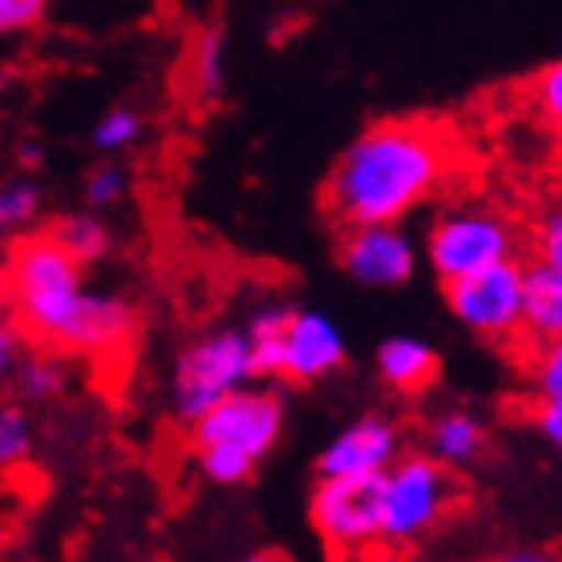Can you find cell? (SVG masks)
<instances>
[{
	"label": "cell",
	"mask_w": 562,
	"mask_h": 562,
	"mask_svg": "<svg viewBox=\"0 0 562 562\" xmlns=\"http://www.w3.org/2000/svg\"><path fill=\"white\" fill-rule=\"evenodd\" d=\"M130 193V169L117 161H101L89 169L81 186V198H85V210L89 213H109L113 205H121Z\"/></svg>",
	"instance_id": "7402d4cb"
},
{
	"label": "cell",
	"mask_w": 562,
	"mask_h": 562,
	"mask_svg": "<svg viewBox=\"0 0 562 562\" xmlns=\"http://www.w3.org/2000/svg\"><path fill=\"white\" fill-rule=\"evenodd\" d=\"M446 305L470 334L486 341H515L522 334V261L506 258L446 281Z\"/></svg>",
	"instance_id": "52a82bcc"
},
{
	"label": "cell",
	"mask_w": 562,
	"mask_h": 562,
	"mask_svg": "<svg viewBox=\"0 0 562 562\" xmlns=\"http://www.w3.org/2000/svg\"><path fill=\"white\" fill-rule=\"evenodd\" d=\"M346 366V338L341 329L317 310H293L281 338V378L293 386H310L338 374Z\"/></svg>",
	"instance_id": "8fae6325"
},
{
	"label": "cell",
	"mask_w": 562,
	"mask_h": 562,
	"mask_svg": "<svg viewBox=\"0 0 562 562\" xmlns=\"http://www.w3.org/2000/svg\"><path fill=\"white\" fill-rule=\"evenodd\" d=\"M338 261L366 290H398L418 270L414 241L398 225H353L338 237Z\"/></svg>",
	"instance_id": "9c48e42d"
},
{
	"label": "cell",
	"mask_w": 562,
	"mask_h": 562,
	"mask_svg": "<svg viewBox=\"0 0 562 562\" xmlns=\"http://www.w3.org/2000/svg\"><path fill=\"white\" fill-rule=\"evenodd\" d=\"M193 89L205 101H217L225 93V33L213 24L193 45Z\"/></svg>",
	"instance_id": "ffe728a7"
},
{
	"label": "cell",
	"mask_w": 562,
	"mask_h": 562,
	"mask_svg": "<svg viewBox=\"0 0 562 562\" xmlns=\"http://www.w3.org/2000/svg\"><path fill=\"white\" fill-rule=\"evenodd\" d=\"M378 378L386 382L394 394L411 398V394H422L438 378V350L430 341L411 338V334H394L378 346Z\"/></svg>",
	"instance_id": "4fadbf2b"
},
{
	"label": "cell",
	"mask_w": 562,
	"mask_h": 562,
	"mask_svg": "<svg viewBox=\"0 0 562 562\" xmlns=\"http://www.w3.org/2000/svg\"><path fill=\"white\" fill-rule=\"evenodd\" d=\"M310 522L338 562L370 551L382 535V474L317 479L310 494Z\"/></svg>",
	"instance_id": "8992f818"
},
{
	"label": "cell",
	"mask_w": 562,
	"mask_h": 562,
	"mask_svg": "<svg viewBox=\"0 0 562 562\" xmlns=\"http://www.w3.org/2000/svg\"><path fill=\"white\" fill-rule=\"evenodd\" d=\"M293 305H261L249 317L246 338H249V362L254 378H281V338H285V322H290Z\"/></svg>",
	"instance_id": "9a60e30c"
},
{
	"label": "cell",
	"mask_w": 562,
	"mask_h": 562,
	"mask_svg": "<svg viewBox=\"0 0 562 562\" xmlns=\"http://www.w3.org/2000/svg\"><path fill=\"white\" fill-rule=\"evenodd\" d=\"M12 382H16V394L24 402L45 406V402H57L65 394V386H69V366H65V358L57 350L24 353Z\"/></svg>",
	"instance_id": "e0dca14e"
},
{
	"label": "cell",
	"mask_w": 562,
	"mask_h": 562,
	"mask_svg": "<svg viewBox=\"0 0 562 562\" xmlns=\"http://www.w3.org/2000/svg\"><path fill=\"white\" fill-rule=\"evenodd\" d=\"M0 297L29 338L57 353H117L137 329V310L121 293L85 290V266L48 229L12 241Z\"/></svg>",
	"instance_id": "6da1fadb"
},
{
	"label": "cell",
	"mask_w": 562,
	"mask_h": 562,
	"mask_svg": "<svg viewBox=\"0 0 562 562\" xmlns=\"http://www.w3.org/2000/svg\"><path fill=\"white\" fill-rule=\"evenodd\" d=\"M48 234L57 237L60 246L69 249L81 266H97V261H105L109 249H113V234H109V225L89 210L57 217V222L48 225Z\"/></svg>",
	"instance_id": "2e32d148"
},
{
	"label": "cell",
	"mask_w": 562,
	"mask_h": 562,
	"mask_svg": "<svg viewBox=\"0 0 562 562\" xmlns=\"http://www.w3.org/2000/svg\"><path fill=\"white\" fill-rule=\"evenodd\" d=\"M491 562H562L554 551H547V547H510V551L494 554Z\"/></svg>",
	"instance_id": "f546056e"
},
{
	"label": "cell",
	"mask_w": 562,
	"mask_h": 562,
	"mask_svg": "<svg viewBox=\"0 0 562 562\" xmlns=\"http://www.w3.org/2000/svg\"><path fill=\"white\" fill-rule=\"evenodd\" d=\"M24 169H36V165L45 161V149H41V140H21V149H16Z\"/></svg>",
	"instance_id": "4dcf8cb0"
},
{
	"label": "cell",
	"mask_w": 562,
	"mask_h": 562,
	"mask_svg": "<svg viewBox=\"0 0 562 562\" xmlns=\"http://www.w3.org/2000/svg\"><path fill=\"white\" fill-rule=\"evenodd\" d=\"M281 426H285V402L273 390L241 386L225 394L213 411L201 414L189 426V438H193V450L198 446H237L261 462L278 446Z\"/></svg>",
	"instance_id": "ba28073f"
},
{
	"label": "cell",
	"mask_w": 562,
	"mask_h": 562,
	"mask_svg": "<svg viewBox=\"0 0 562 562\" xmlns=\"http://www.w3.org/2000/svg\"><path fill=\"white\" fill-rule=\"evenodd\" d=\"M530 101H535V109L542 113V121L562 133V57L551 60V65H542V69L535 72V81H530Z\"/></svg>",
	"instance_id": "d4e9b609"
},
{
	"label": "cell",
	"mask_w": 562,
	"mask_h": 562,
	"mask_svg": "<svg viewBox=\"0 0 562 562\" xmlns=\"http://www.w3.org/2000/svg\"><path fill=\"white\" fill-rule=\"evenodd\" d=\"M33 446H36L33 414L24 411L21 402H0V474L24 467L33 458Z\"/></svg>",
	"instance_id": "d6986e66"
},
{
	"label": "cell",
	"mask_w": 562,
	"mask_h": 562,
	"mask_svg": "<svg viewBox=\"0 0 562 562\" xmlns=\"http://www.w3.org/2000/svg\"><path fill=\"white\" fill-rule=\"evenodd\" d=\"M535 430H539L554 450H562V394L559 398H539V406H535Z\"/></svg>",
	"instance_id": "f1b7e54d"
},
{
	"label": "cell",
	"mask_w": 562,
	"mask_h": 562,
	"mask_svg": "<svg viewBox=\"0 0 562 562\" xmlns=\"http://www.w3.org/2000/svg\"><path fill=\"white\" fill-rule=\"evenodd\" d=\"M53 0H0V36L29 33L48 16Z\"/></svg>",
	"instance_id": "4316f807"
},
{
	"label": "cell",
	"mask_w": 562,
	"mask_h": 562,
	"mask_svg": "<svg viewBox=\"0 0 562 562\" xmlns=\"http://www.w3.org/2000/svg\"><path fill=\"white\" fill-rule=\"evenodd\" d=\"M530 390L539 398H559L562 394V338L535 346V358H530Z\"/></svg>",
	"instance_id": "cb8c5ba5"
},
{
	"label": "cell",
	"mask_w": 562,
	"mask_h": 562,
	"mask_svg": "<svg viewBox=\"0 0 562 562\" xmlns=\"http://www.w3.org/2000/svg\"><path fill=\"white\" fill-rule=\"evenodd\" d=\"M45 210V189L33 177H12L0 186V241L24 234Z\"/></svg>",
	"instance_id": "ac0fdd59"
},
{
	"label": "cell",
	"mask_w": 562,
	"mask_h": 562,
	"mask_svg": "<svg viewBox=\"0 0 562 562\" xmlns=\"http://www.w3.org/2000/svg\"><path fill=\"white\" fill-rule=\"evenodd\" d=\"M426 446H430V458H438L442 467H470L486 450V430H482V422L474 414L450 411L430 422Z\"/></svg>",
	"instance_id": "5bb4252c"
},
{
	"label": "cell",
	"mask_w": 562,
	"mask_h": 562,
	"mask_svg": "<svg viewBox=\"0 0 562 562\" xmlns=\"http://www.w3.org/2000/svg\"><path fill=\"white\" fill-rule=\"evenodd\" d=\"M450 140L426 121H378L338 153L322 186V213L338 229L398 225L450 173Z\"/></svg>",
	"instance_id": "7a4b0ae2"
},
{
	"label": "cell",
	"mask_w": 562,
	"mask_h": 562,
	"mask_svg": "<svg viewBox=\"0 0 562 562\" xmlns=\"http://www.w3.org/2000/svg\"><path fill=\"white\" fill-rule=\"evenodd\" d=\"M518 225L503 210L491 205H454L434 217L426 229V261H430L434 278L454 281L467 273L506 261L518 254Z\"/></svg>",
	"instance_id": "5b68a950"
},
{
	"label": "cell",
	"mask_w": 562,
	"mask_h": 562,
	"mask_svg": "<svg viewBox=\"0 0 562 562\" xmlns=\"http://www.w3.org/2000/svg\"><path fill=\"white\" fill-rule=\"evenodd\" d=\"M518 338L530 346L562 338V270L547 261L522 266V334Z\"/></svg>",
	"instance_id": "7c38bea8"
},
{
	"label": "cell",
	"mask_w": 562,
	"mask_h": 562,
	"mask_svg": "<svg viewBox=\"0 0 562 562\" xmlns=\"http://www.w3.org/2000/svg\"><path fill=\"white\" fill-rule=\"evenodd\" d=\"M530 246H535V261H547V266L562 270V201L539 217L535 234H530Z\"/></svg>",
	"instance_id": "484cf974"
},
{
	"label": "cell",
	"mask_w": 562,
	"mask_h": 562,
	"mask_svg": "<svg viewBox=\"0 0 562 562\" xmlns=\"http://www.w3.org/2000/svg\"><path fill=\"white\" fill-rule=\"evenodd\" d=\"M24 358V329L16 326V317L0 310V386H9L16 378V366Z\"/></svg>",
	"instance_id": "83f0119b"
},
{
	"label": "cell",
	"mask_w": 562,
	"mask_h": 562,
	"mask_svg": "<svg viewBox=\"0 0 562 562\" xmlns=\"http://www.w3.org/2000/svg\"><path fill=\"white\" fill-rule=\"evenodd\" d=\"M458 498L454 474L430 454H398L382 470V535L386 547H414L430 535Z\"/></svg>",
	"instance_id": "277c9868"
},
{
	"label": "cell",
	"mask_w": 562,
	"mask_h": 562,
	"mask_svg": "<svg viewBox=\"0 0 562 562\" xmlns=\"http://www.w3.org/2000/svg\"><path fill=\"white\" fill-rule=\"evenodd\" d=\"M198 467L201 479L213 482V486H237L254 474L258 458H249L237 446H198Z\"/></svg>",
	"instance_id": "603a6c76"
},
{
	"label": "cell",
	"mask_w": 562,
	"mask_h": 562,
	"mask_svg": "<svg viewBox=\"0 0 562 562\" xmlns=\"http://www.w3.org/2000/svg\"><path fill=\"white\" fill-rule=\"evenodd\" d=\"M254 378L246 329L222 326L210 329L177 353L173 378H169V406L173 418L193 426L205 411H213L225 394L241 390Z\"/></svg>",
	"instance_id": "3957f363"
},
{
	"label": "cell",
	"mask_w": 562,
	"mask_h": 562,
	"mask_svg": "<svg viewBox=\"0 0 562 562\" xmlns=\"http://www.w3.org/2000/svg\"><path fill=\"white\" fill-rule=\"evenodd\" d=\"M140 137H145V117H140V109L113 105L97 117L93 137L89 140H93L97 153H125V149H133Z\"/></svg>",
	"instance_id": "44dd1931"
},
{
	"label": "cell",
	"mask_w": 562,
	"mask_h": 562,
	"mask_svg": "<svg viewBox=\"0 0 562 562\" xmlns=\"http://www.w3.org/2000/svg\"><path fill=\"white\" fill-rule=\"evenodd\" d=\"M237 562H290V559H281V554H273V551H254V554H246V559H237Z\"/></svg>",
	"instance_id": "1f68e13d"
},
{
	"label": "cell",
	"mask_w": 562,
	"mask_h": 562,
	"mask_svg": "<svg viewBox=\"0 0 562 562\" xmlns=\"http://www.w3.org/2000/svg\"><path fill=\"white\" fill-rule=\"evenodd\" d=\"M402 454L398 422L386 414H362L341 426L317 454V479H350V474H382Z\"/></svg>",
	"instance_id": "30bf717a"
}]
</instances>
